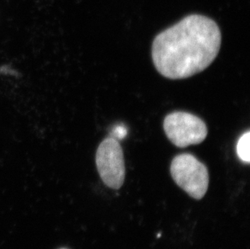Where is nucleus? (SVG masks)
<instances>
[{"instance_id":"f257e3e1","label":"nucleus","mask_w":250,"mask_h":249,"mask_svg":"<svg viewBox=\"0 0 250 249\" xmlns=\"http://www.w3.org/2000/svg\"><path fill=\"white\" fill-rule=\"evenodd\" d=\"M222 35L209 17L189 15L159 33L151 57L156 71L169 80H183L204 71L220 52Z\"/></svg>"},{"instance_id":"f03ea898","label":"nucleus","mask_w":250,"mask_h":249,"mask_svg":"<svg viewBox=\"0 0 250 249\" xmlns=\"http://www.w3.org/2000/svg\"><path fill=\"white\" fill-rule=\"evenodd\" d=\"M170 172L177 186L191 198L199 200L204 197L209 185V173L195 156L187 153L177 155L172 160Z\"/></svg>"},{"instance_id":"7ed1b4c3","label":"nucleus","mask_w":250,"mask_h":249,"mask_svg":"<svg viewBox=\"0 0 250 249\" xmlns=\"http://www.w3.org/2000/svg\"><path fill=\"white\" fill-rule=\"evenodd\" d=\"M164 130L173 145L184 148L205 140L208 129L200 118L187 112H173L164 120Z\"/></svg>"},{"instance_id":"20e7f679","label":"nucleus","mask_w":250,"mask_h":249,"mask_svg":"<svg viewBox=\"0 0 250 249\" xmlns=\"http://www.w3.org/2000/svg\"><path fill=\"white\" fill-rule=\"evenodd\" d=\"M96 165L102 181L108 187L118 189L123 186L125 176L123 150L118 139H104L96 153Z\"/></svg>"},{"instance_id":"39448f33","label":"nucleus","mask_w":250,"mask_h":249,"mask_svg":"<svg viewBox=\"0 0 250 249\" xmlns=\"http://www.w3.org/2000/svg\"><path fill=\"white\" fill-rule=\"evenodd\" d=\"M250 132L247 131L241 135L236 145V153L239 159L246 164L250 162Z\"/></svg>"},{"instance_id":"423d86ee","label":"nucleus","mask_w":250,"mask_h":249,"mask_svg":"<svg viewBox=\"0 0 250 249\" xmlns=\"http://www.w3.org/2000/svg\"></svg>"}]
</instances>
